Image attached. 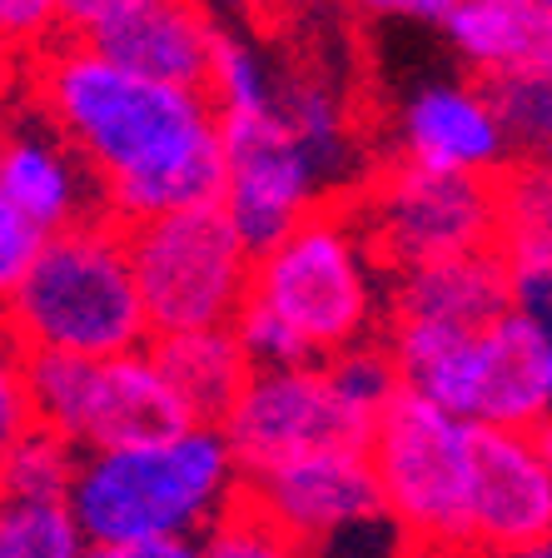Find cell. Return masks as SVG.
Returning <instances> with one entry per match:
<instances>
[{
	"label": "cell",
	"mask_w": 552,
	"mask_h": 558,
	"mask_svg": "<svg viewBox=\"0 0 552 558\" xmlns=\"http://www.w3.org/2000/svg\"><path fill=\"white\" fill-rule=\"evenodd\" d=\"M30 90L35 116L90 170L120 230L219 199V116L205 90L145 81L70 40L30 60Z\"/></svg>",
	"instance_id": "1"
},
{
	"label": "cell",
	"mask_w": 552,
	"mask_h": 558,
	"mask_svg": "<svg viewBox=\"0 0 552 558\" xmlns=\"http://www.w3.org/2000/svg\"><path fill=\"white\" fill-rule=\"evenodd\" d=\"M0 319L25 354L120 360L150 344L125 230L115 220H81L50 234L21 290L0 304Z\"/></svg>",
	"instance_id": "3"
},
{
	"label": "cell",
	"mask_w": 552,
	"mask_h": 558,
	"mask_svg": "<svg viewBox=\"0 0 552 558\" xmlns=\"http://www.w3.org/2000/svg\"><path fill=\"white\" fill-rule=\"evenodd\" d=\"M75 464H81V449H75V444H65L60 434L30 424V429L5 449V459H0V499L65 504Z\"/></svg>",
	"instance_id": "21"
},
{
	"label": "cell",
	"mask_w": 552,
	"mask_h": 558,
	"mask_svg": "<svg viewBox=\"0 0 552 558\" xmlns=\"http://www.w3.org/2000/svg\"><path fill=\"white\" fill-rule=\"evenodd\" d=\"M125 255L150 339L189 335V329H230L249 300L254 255L234 234L219 199L130 225Z\"/></svg>",
	"instance_id": "6"
},
{
	"label": "cell",
	"mask_w": 552,
	"mask_h": 558,
	"mask_svg": "<svg viewBox=\"0 0 552 558\" xmlns=\"http://www.w3.org/2000/svg\"><path fill=\"white\" fill-rule=\"evenodd\" d=\"M219 165H224L219 209L230 215L249 255H265L309 209L323 205L319 170L284 130L279 110L219 116Z\"/></svg>",
	"instance_id": "9"
},
{
	"label": "cell",
	"mask_w": 552,
	"mask_h": 558,
	"mask_svg": "<svg viewBox=\"0 0 552 558\" xmlns=\"http://www.w3.org/2000/svg\"><path fill=\"white\" fill-rule=\"evenodd\" d=\"M230 5H259V0H230Z\"/></svg>",
	"instance_id": "36"
},
{
	"label": "cell",
	"mask_w": 552,
	"mask_h": 558,
	"mask_svg": "<svg viewBox=\"0 0 552 558\" xmlns=\"http://www.w3.org/2000/svg\"><path fill=\"white\" fill-rule=\"evenodd\" d=\"M398 160L424 165L443 174H473V180H493L513 165L507 140L488 110L483 85L438 81L424 85L403 100L398 110Z\"/></svg>",
	"instance_id": "13"
},
{
	"label": "cell",
	"mask_w": 552,
	"mask_h": 558,
	"mask_svg": "<svg viewBox=\"0 0 552 558\" xmlns=\"http://www.w3.org/2000/svg\"><path fill=\"white\" fill-rule=\"evenodd\" d=\"M30 395H25V349L15 344V335L0 319V459L30 429Z\"/></svg>",
	"instance_id": "29"
},
{
	"label": "cell",
	"mask_w": 552,
	"mask_h": 558,
	"mask_svg": "<svg viewBox=\"0 0 552 558\" xmlns=\"http://www.w3.org/2000/svg\"><path fill=\"white\" fill-rule=\"evenodd\" d=\"M205 95H209V105H214V116H259V110H274L279 70L269 65L259 46L219 31Z\"/></svg>",
	"instance_id": "23"
},
{
	"label": "cell",
	"mask_w": 552,
	"mask_h": 558,
	"mask_svg": "<svg viewBox=\"0 0 552 558\" xmlns=\"http://www.w3.org/2000/svg\"><path fill=\"white\" fill-rule=\"evenodd\" d=\"M135 5H145V0H60V31H56V40L90 46L95 35L110 31L115 21H125Z\"/></svg>",
	"instance_id": "31"
},
{
	"label": "cell",
	"mask_w": 552,
	"mask_h": 558,
	"mask_svg": "<svg viewBox=\"0 0 552 558\" xmlns=\"http://www.w3.org/2000/svg\"><path fill=\"white\" fill-rule=\"evenodd\" d=\"M552 534L548 434L473 429L468 464V558H498Z\"/></svg>",
	"instance_id": "10"
},
{
	"label": "cell",
	"mask_w": 552,
	"mask_h": 558,
	"mask_svg": "<svg viewBox=\"0 0 552 558\" xmlns=\"http://www.w3.org/2000/svg\"><path fill=\"white\" fill-rule=\"evenodd\" d=\"M507 314V279L498 250L433 259L383 279V319H418L478 335Z\"/></svg>",
	"instance_id": "16"
},
{
	"label": "cell",
	"mask_w": 552,
	"mask_h": 558,
	"mask_svg": "<svg viewBox=\"0 0 552 558\" xmlns=\"http://www.w3.org/2000/svg\"><path fill=\"white\" fill-rule=\"evenodd\" d=\"M368 469L379 509L418 558H468V464L473 424L418 395H393L368 429Z\"/></svg>",
	"instance_id": "5"
},
{
	"label": "cell",
	"mask_w": 552,
	"mask_h": 558,
	"mask_svg": "<svg viewBox=\"0 0 552 558\" xmlns=\"http://www.w3.org/2000/svg\"><path fill=\"white\" fill-rule=\"evenodd\" d=\"M383 269L373 265L364 234L344 199L309 209L279 244L254 255L249 300L279 314L309 344L314 360L379 339L383 329Z\"/></svg>",
	"instance_id": "4"
},
{
	"label": "cell",
	"mask_w": 552,
	"mask_h": 558,
	"mask_svg": "<svg viewBox=\"0 0 552 558\" xmlns=\"http://www.w3.org/2000/svg\"><path fill=\"white\" fill-rule=\"evenodd\" d=\"M274 110L284 120V130L299 140V150L309 155V165L319 170V185H344L348 170L358 165L354 155V135H348V105L339 95V85L329 75L314 70H294L279 75V95Z\"/></svg>",
	"instance_id": "20"
},
{
	"label": "cell",
	"mask_w": 552,
	"mask_h": 558,
	"mask_svg": "<svg viewBox=\"0 0 552 558\" xmlns=\"http://www.w3.org/2000/svg\"><path fill=\"white\" fill-rule=\"evenodd\" d=\"M368 418H358L323 364H299V369H249L244 389L234 395L230 414L219 418V434L230 444L234 464L244 474H259L269 464L299 459L319 449H364Z\"/></svg>",
	"instance_id": "8"
},
{
	"label": "cell",
	"mask_w": 552,
	"mask_h": 558,
	"mask_svg": "<svg viewBox=\"0 0 552 558\" xmlns=\"http://www.w3.org/2000/svg\"><path fill=\"white\" fill-rule=\"evenodd\" d=\"M488 110H493L498 130L507 140L513 160H538L548 165L552 145V75H503V81H483Z\"/></svg>",
	"instance_id": "22"
},
{
	"label": "cell",
	"mask_w": 552,
	"mask_h": 558,
	"mask_svg": "<svg viewBox=\"0 0 552 558\" xmlns=\"http://www.w3.org/2000/svg\"><path fill=\"white\" fill-rule=\"evenodd\" d=\"M195 544L199 558H299V548L289 544L274 523L259 519L244 499H234Z\"/></svg>",
	"instance_id": "26"
},
{
	"label": "cell",
	"mask_w": 552,
	"mask_h": 558,
	"mask_svg": "<svg viewBox=\"0 0 552 558\" xmlns=\"http://www.w3.org/2000/svg\"><path fill=\"white\" fill-rule=\"evenodd\" d=\"M46 240H50L46 230H35L30 220L11 215V209H0V304L21 290V279L30 275V265L40 259Z\"/></svg>",
	"instance_id": "30"
},
{
	"label": "cell",
	"mask_w": 552,
	"mask_h": 558,
	"mask_svg": "<svg viewBox=\"0 0 552 558\" xmlns=\"http://www.w3.org/2000/svg\"><path fill=\"white\" fill-rule=\"evenodd\" d=\"M552 414V329L507 310L473 335L453 418L473 429L548 434Z\"/></svg>",
	"instance_id": "12"
},
{
	"label": "cell",
	"mask_w": 552,
	"mask_h": 558,
	"mask_svg": "<svg viewBox=\"0 0 552 558\" xmlns=\"http://www.w3.org/2000/svg\"><path fill=\"white\" fill-rule=\"evenodd\" d=\"M85 538L65 504L0 499V558H81Z\"/></svg>",
	"instance_id": "24"
},
{
	"label": "cell",
	"mask_w": 552,
	"mask_h": 558,
	"mask_svg": "<svg viewBox=\"0 0 552 558\" xmlns=\"http://www.w3.org/2000/svg\"><path fill=\"white\" fill-rule=\"evenodd\" d=\"M219 25L199 0H145L125 21L100 31L85 50L125 65L145 81L174 85V90H205L209 60H214Z\"/></svg>",
	"instance_id": "15"
},
{
	"label": "cell",
	"mask_w": 552,
	"mask_h": 558,
	"mask_svg": "<svg viewBox=\"0 0 552 558\" xmlns=\"http://www.w3.org/2000/svg\"><path fill=\"white\" fill-rule=\"evenodd\" d=\"M364 21H414V25H443L458 0H339Z\"/></svg>",
	"instance_id": "32"
},
{
	"label": "cell",
	"mask_w": 552,
	"mask_h": 558,
	"mask_svg": "<svg viewBox=\"0 0 552 558\" xmlns=\"http://www.w3.org/2000/svg\"><path fill=\"white\" fill-rule=\"evenodd\" d=\"M443 35L483 81L552 75V0H458Z\"/></svg>",
	"instance_id": "18"
},
{
	"label": "cell",
	"mask_w": 552,
	"mask_h": 558,
	"mask_svg": "<svg viewBox=\"0 0 552 558\" xmlns=\"http://www.w3.org/2000/svg\"><path fill=\"white\" fill-rule=\"evenodd\" d=\"M269 11V21H299V15H309V11H323L329 0H259Z\"/></svg>",
	"instance_id": "34"
},
{
	"label": "cell",
	"mask_w": 552,
	"mask_h": 558,
	"mask_svg": "<svg viewBox=\"0 0 552 558\" xmlns=\"http://www.w3.org/2000/svg\"><path fill=\"white\" fill-rule=\"evenodd\" d=\"M155 369L184 404L189 424H219L230 414L234 395L249 379V360L234 344V329H189V335H160L145 344Z\"/></svg>",
	"instance_id": "19"
},
{
	"label": "cell",
	"mask_w": 552,
	"mask_h": 558,
	"mask_svg": "<svg viewBox=\"0 0 552 558\" xmlns=\"http://www.w3.org/2000/svg\"><path fill=\"white\" fill-rule=\"evenodd\" d=\"M498 558H552V544H528V548H513V554H498Z\"/></svg>",
	"instance_id": "35"
},
{
	"label": "cell",
	"mask_w": 552,
	"mask_h": 558,
	"mask_svg": "<svg viewBox=\"0 0 552 558\" xmlns=\"http://www.w3.org/2000/svg\"><path fill=\"white\" fill-rule=\"evenodd\" d=\"M60 0H0V60H35L56 46Z\"/></svg>",
	"instance_id": "28"
},
{
	"label": "cell",
	"mask_w": 552,
	"mask_h": 558,
	"mask_svg": "<svg viewBox=\"0 0 552 558\" xmlns=\"http://www.w3.org/2000/svg\"><path fill=\"white\" fill-rule=\"evenodd\" d=\"M81 558H199V544H189V538H160V544H115V548H85Z\"/></svg>",
	"instance_id": "33"
},
{
	"label": "cell",
	"mask_w": 552,
	"mask_h": 558,
	"mask_svg": "<svg viewBox=\"0 0 552 558\" xmlns=\"http://www.w3.org/2000/svg\"><path fill=\"white\" fill-rule=\"evenodd\" d=\"M344 205L383 275L493 250L498 240V190L493 180H473V174L393 160L368 180L364 195Z\"/></svg>",
	"instance_id": "7"
},
{
	"label": "cell",
	"mask_w": 552,
	"mask_h": 558,
	"mask_svg": "<svg viewBox=\"0 0 552 558\" xmlns=\"http://www.w3.org/2000/svg\"><path fill=\"white\" fill-rule=\"evenodd\" d=\"M240 499L265 523H274L299 554L383 513L364 449H319L269 464L259 474H244Z\"/></svg>",
	"instance_id": "11"
},
{
	"label": "cell",
	"mask_w": 552,
	"mask_h": 558,
	"mask_svg": "<svg viewBox=\"0 0 552 558\" xmlns=\"http://www.w3.org/2000/svg\"><path fill=\"white\" fill-rule=\"evenodd\" d=\"M230 329H234L240 354L249 360V369H299V364H319L309 354V344H304L279 314H269L265 304H254V300H244V310L234 314Z\"/></svg>",
	"instance_id": "27"
},
{
	"label": "cell",
	"mask_w": 552,
	"mask_h": 558,
	"mask_svg": "<svg viewBox=\"0 0 552 558\" xmlns=\"http://www.w3.org/2000/svg\"><path fill=\"white\" fill-rule=\"evenodd\" d=\"M184 424H189V414H184V404L174 399V389L164 384V374L155 369L145 349L120 354V360H95L81 424V453L164 439Z\"/></svg>",
	"instance_id": "17"
},
{
	"label": "cell",
	"mask_w": 552,
	"mask_h": 558,
	"mask_svg": "<svg viewBox=\"0 0 552 558\" xmlns=\"http://www.w3.org/2000/svg\"><path fill=\"white\" fill-rule=\"evenodd\" d=\"M323 374L334 384V395L344 399L358 418H368V424L398 395V374H393V360H389V349H383V339H364V344L344 349L334 360H323Z\"/></svg>",
	"instance_id": "25"
},
{
	"label": "cell",
	"mask_w": 552,
	"mask_h": 558,
	"mask_svg": "<svg viewBox=\"0 0 552 558\" xmlns=\"http://www.w3.org/2000/svg\"><path fill=\"white\" fill-rule=\"evenodd\" d=\"M240 499V464L219 424H184L164 439L81 453L65 509L85 548L115 544H195Z\"/></svg>",
	"instance_id": "2"
},
{
	"label": "cell",
	"mask_w": 552,
	"mask_h": 558,
	"mask_svg": "<svg viewBox=\"0 0 552 558\" xmlns=\"http://www.w3.org/2000/svg\"><path fill=\"white\" fill-rule=\"evenodd\" d=\"M0 209H11L46 234L105 215L90 170L40 116L0 130Z\"/></svg>",
	"instance_id": "14"
}]
</instances>
